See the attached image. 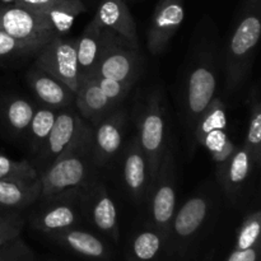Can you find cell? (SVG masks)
Masks as SVG:
<instances>
[{
	"label": "cell",
	"instance_id": "cell-26",
	"mask_svg": "<svg viewBox=\"0 0 261 261\" xmlns=\"http://www.w3.org/2000/svg\"><path fill=\"white\" fill-rule=\"evenodd\" d=\"M218 129H227V112L223 99L216 96L196 121L191 138V150L194 152L196 145H200L206 134Z\"/></svg>",
	"mask_w": 261,
	"mask_h": 261
},
{
	"label": "cell",
	"instance_id": "cell-32",
	"mask_svg": "<svg viewBox=\"0 0 261 261\" xmlns=\"http://www.w3.org/2000/svg\"><path fill=\"white\" fill-rule=\"evenodd\" d=\"M27 223L24 212L0 214V247L15 237L20 236Z\"/></svg>",
	"mask_w": 261,
	"mask_h": 261
},
{
	"label": "cell",
	"instance_id": "cell-35",
	"mask_svg": "<svg viewBox=\"0 0 261 261\" xmlns=\"http://www.w3.org/2000/svg\"><path fill=\"white\" fill-rule=\"evenodd\" d=\"M261 244L249 249H233L227 261H257L259 260Z\"/></svg>",
	"mask_w": 261,
	"mask_h": 261
},
{
	"label": "cell",
	"instance_id": "cell-14",
	"mask_svg": "<svg viewBox=\"0 0 261 261\" xmlns=\"http://www.w3.org/2000/svg\"><path fill=\"white\" fill-rule=\"evenodd\" d=\"M121 182L127 196L137 205H144L152 186L149 163L138 142L137 135H132L122 147Z\"/></svg>",
	"mask_w": 261,
	"mask_h": 261
},
{
	"label": "cell",
	"instance_id": "cell-24",
	"mask_svg": "<svg viewBox=\"0 0 261 261\" xmlns=\"http://www.w3.org/2000/svg\"><path fill=\"white\" fill-rule=\"evenodd\" d=\"M102 30L103 28L101 24L92 18L82 32L81 37L76 38V58L81 81L89 78L93 74L101 47Z\"/></svg>",
	"mask_w": 261,
	"mask_h": 261
},
{
	"label": "cell",
	"instance_id": "cell-22",
	"mask_svg": "<svg viewBox=\"0 0 261 261\" xmlns=\"http://www.w3.org/2000/svg\"><path fill=\"white\" fill-rule=\"evenodd\" d=\"M78 114L89 124H94L120 105L109 98L92 79H82L75 93Z\"/></svg>",
	"mask_w": 261,
	"mask_h": 261
},
{
	"label": "cell",
	"instance_id": "cell-38",
	"mask_svg": "<svg viewBox=\"0 0 261 261\" xmlns=\"http://www.w3.org/2000/svg\"><path fill=\"white\" fill-rule=\"evenodd\" d=\"M206 261H211V260H206Z\"/></svg>",
	"mask_w": 261,
	"mask_h": 261
},
{
	"label": "cell",
	"instance_id": "cell-23",
	"mask_svg": "<svg viewBox=\"0 0 261 261\" xmlns=\"http://www.w3.org/2000/svg\"><path fill=\"white\" fill-rule=\"evenodd\" d=\"M165 234L145 223L133 233L127 245V261H160L165 255Z\"/></svg>",
	"mask_w": 261,
	"mask_h": 261
},
{
	"label": "cell",
	"instance_id": "cell-3",
	"mask_svg": "<svg viewBox=\"0 0 261 261\" xmlns=\"http://www.w3.org/2000/svg\"><path fill=\"white\" fill-rule=\"evenodd\" d=\"M88 121L75 140L40 175L41 196L46 198L71 188H84L98 178Z\"/></svg>",
	"mask_w": 261,
	"mask_h": 261
},
{
	"label": "cell",
	"instance_id": "cell-9",
	"mask_svg": "<svg viewBox=\"0 0 261 261\" xmlns=\"http://www.w3.org/2000/svg\"><path fill=\"white\" fill-rule=\"evenodd\" d=\"M82 216L83 222L91 224L103 239L119 242V211L110 190L98 178L83 188Z\"/></svg>",
	"mask_w": 261,
	"mask_h": 261
},
{
	"label": "cell",
	"instance_id": "cell-31",
	"mask_svg": "<svg viewBox=\"0 0 261 261\" xmlns=\"http://www.w3.org/2000/svg\"><path fill=\"white\" fill-rule=\"evenodd\" d=\"M37 51L38 48L35 46L22 42V41L0 31V61L28 58V56L36 55Z\"/></svg>",
	"mask_w": 261,
	"mask_h": 261
},
{
	"label": "cell",
	"instance_id": "cell-1",
	"mask_svg": "<svg viewBox=\"0 0 261 261\" xmlns=\"http://www.w3.org/2000/svg\"><path fill=\"white\" fill-rule=\"evenodd\" d=\"M221 75L222 48L218 30L211 18L204 17L191 36L178 89V111L190 142L196 121L217 96Z\"/></svg>",
	"mask_w": 261,
	"mask_h": 261
},
{
	"label": "cell",
	"instance_id": "cell-28",
	"mask_svg": "<svg viewBox=\"0 0 261 261\" xmlns=\"http://www.w3.org/2000/svg\"><path fill=\"white\" fill-rule=\"evenodd\" d=\"M249 107V124L244 144L251 150L255 162L260 167L261 162V102L257 86H254L247 97Z\"/></svg>",
	"mask_w": 261,
	"mask_h": 261
},
{
	"label": "cell",
	"instance_id": "cell-2",
	"mask_svg": "<svg viewBox=\"0 0 261 261\" xmlns=\"http://www.w3.org/2000/svg\"><path fill=\"white\" fill-rule=\"evenodd\" d=\"M261 37V0H244L222 50L224 92L233 94L251 73Z\"/></svg>",
	"mask_w": 261,
	"mask_h": 261
},
{
	"label": "cell",
	"instance_id": "cell-18",
	"mask_svg": "<svg viewBox=\"0 0 261 261\" xmlns=\"http://www.w3.org/2000/svg\"><path fill=\"white\" fill-rule=\"evenodd\" d=\"M25 81L31 91L35 93L38 103L43 106L61 110L73 106L75 102V93L68 86L35 64L25 74Z\"/></svg>",
	"mask_w": 261,
	"mask_h": 261
},
{
	"label": "cell",
	"instance_id": "cell-5",
	"mask_svg": "<svg viewBox=\"0 0 261 261\" xmlns=\"http://www.w3.org/2000/svg\"><path fill=\"white\" fill-rule=\"evenodd\" d=\"M216 205V189L211 185L196 190L180 209H176L166 233V257L180 261L189 254L211 221Z\"/></svg>",
	"mask_w": 261,
	"mask_h": 261
},
{
	"label": "cell",
	"instance_id": "cell-36",
	"mask_svg": "<svg viewBox=\"0 0 261 261\" xmlns=\"http://www.w3.org/2000/svg\"><path fill=\"white\" fill-rule=\"evenodd\" d=\"M58 2H60V0H14V4L43 14L46 10L50 9Z\"/></svg>",
	"mask_w": 261,
	"mask_h": 261
},
{
	"label": "cell",
	"instance_id": "cell-21",
	"mask_svg": "<svg viewBox=\"0 0 261 261\" xmlns=\"http://www.w3.org/2000/svg\"><path fill=\"white\" fill-rule=\"evenodd\" d=\"M40 196V177L32 181L0 180V214L27 211Z\"/></svg>",
	"mask_w": 261,
	"mask_h": 261
},
{
	"label": "cell",
	"instance_id": "cell-7",
	"mask_svg": "<svg viewBox=\"0 0 261 261\" xmlns=\"http://www.w3.org/2000/svg\"><path fill=\"white\" fill-rule=\"evenodd\" d=\"M83 188H71L46 198H40L25 216L30 226L45 236L81 226Z\"/></svg>",
	"mask_w": 261,
	"mask_h": 261
},
{
	"label": "cell",
	"instance_id": "cell-4",
	"mask_svg": "<svg viewBox=\"0 0 261 261\" xmlns=\"http://www.w3.org/2000/svg\"><path fill=\"white\" fill-rule=\"evenodd\" d=\"M130 119L134 121L135 135L149 163L152 180H154L166 148L170 144L167 102L163 89L157 86L138 94Z\"/></svg>",
	"mask_w": 261,
	"mask_h": 261
},
{
	"label": "cell",
	"instance_id": "cell-10",
	"mask_svg": "<svg viewBox=\"0 0 261 261\" xmlns=\"http://www.w3.org/2000/svg\"><path fill=\"white\" fill-rule=\"evenodd\" d=\"M36 66L63 82L76 93L79 82L76 38L68 36H55L43 45L35 55Z\"/></svg>",
	"mask_w": 261,
	"mask_h": 261
},
{
	"label": "cell",
	"instance_id": "cell-11",
	"mask_svg": "<svg viewBox=\"0 0 261 261\" xmlns=\"http://www.w3.org/2000/svg\"><path fill=\"white\" fill-rule=\"evenodd\" d=\"M0 31L38 50L56 36L45 15L17 4H0Z\"/></svg>",
	"mask_w": 261,
	"mask_h": 261
},
{
	"label": "cell",
	"instance_id": "cell-37",
	"mask_svg": "<svg viewBox=\"0 0 261 261\" xmlns=\"http://www.w3.org/2000/svg\"><path fill=\"white\" fill-rule=\"evenodd\" d=\"M99 0H83V3L86 4L87 8L89 7H94V5H97V3H98Z\"/></svg>",
	"mask_w": 261,
	"mask_h": 261
},
{
	"label": "cell",
	"instance_id": "cell-34",
	"mask_svg": "<svg viewBox=\"0 0 261 261\" xmlns=\"http://www.w3.org/2000/svg\"><path fill=\"white\" fill-rule=\"evenodd\" d=\"M0 261H36L35 254L18 236L0 247Z\"/></svg>",
	"mask_w": 261,
	"mask_h": 261
},
{
	"label": "cell",
	"instance_id": "cell-17",
	"mask_svg": "<svg viewBox=\"0 0 261 261\" xmlns=\"http://www.w3.org/2000/svg\"><path fill=\"white\" fill-rule=\"evenodd\" d=\"M46 237L66 251H70L71 254L84 259L109 261L112 257V250L106 242V239H103L101 234L82 228L81 226L71 227Z\"/></svg>",
	"mask_w": 261,
	"mask_h": 261
},
{
	"label": "cell",
	"instance_id": "cell-15",
	"mask_svg": "<svg viewBox=\"0 0 261 261\" xmlns=\"http://www.w3.org/2000/svg\"><path fill=\"white\" fill-rule=\"evenodd\" d=\"M185 17V0H160L147 31V48L160 56L170 46Z\"/></svg>",
	"mask_w": 261,
	"mask_h": 261
},
{
	"label": "cell",
	"instance_id": "cell-19",
	"mask_svg": "<svg viewBox=\"0 0 261 261\" xmlns=\"http://www.w3.org/2000/svg\"><path fill=\"white\" fill-rule=\"evenodd\" d=\"M35 102L17 94L0 99V130L10 139H23L36 110Z\"/></svg>",
	"mask_w": 261,
	"mask_h": 261
},
{
	"label": "cell",
	"instance_id": "cell-12",
	"mask_svg": "<svg viewBox=\"0 0 261 261\" xmlns=\"http://www.w3.org/2000/svg\"><path fill=\"white\" fill-rule=\"evenodd\" d=\"M129 120V110L120 105L101 120L91 124L94 160L99 168L111 165L121 153Z\"/></svg>",
	"mask_w": 261,
	"mask_h": 261
},
{
	"label": "cell",
	"instance_id": "cell-13",
	"mask_svg": "<svg viewBox=\"0 0 261 261\" xmlns=\"http://www.w3.org/2000/svg\"><path fill=\"white\" fill-rule=\"evenodd\" d=\"M86 122L73 106L59 110L45 143L33 155V163L31 162L38 176L78 138Z\"/></svg>",
	"mask_w": 261,
	"mask_h": 261
},
{
	"label": "cell",
	"instance_id": "cell-20",
	"mask_svg": "<svg viewBox=\"0 0 261 261\" xmlns=\"http://www.w3.org/2000/svg\"><path fill=\"white\" fill-rule=\"evenodd\" d=\"M96 8L93 18L102 28L112 31L132 42L139 43L137 24L126 0H99Z\"/></svg>",
	"mask_w": 261,
	"mask_h": 261
},
{
	"label": "cell",
	"instance_id": "cell-25",
	"mask_svg": "<svg viewBox=\"0 0 261 261\" xmlns=\"http://www.w3.org/2000/svg\"><path fill=\"white\" fill-rule=\"evenodd\" d=\"M59 110L53 109V107L43 106L38 103L36 105L35 114H33L32 120L30 122L27 132H25L23 140L25 142V145L28 148L30 154L36 155L42 144L45 143L54 122H55L56 115Z\"/></svg>",
	"mask_w": 261,
	"mask_h": 261
},
{
	"label": "cell",
	"instance_id": "cell-33",
	"mask_svg": "<svg viewBox=\"0 0 261 261\" xmlns=\"http://www.w3.org/2000/svg\"><path fill=\"white\" fill-rule=\"evenodd\" d=\"M87 79H92V81L98 86V88L101 89L111 101H114L115 103L117 105H122L124 99L126 98L129 92L132 91V88L134 87V84L125 83V82H120L112 78H105V76L99 75H92Z\"/></svg>",
	"mask_w": 261,
	"mask_h": 261
},
{
	"label": "cell",
	"instance_id": "cell-16",
	"mask_svg": "<svg viewBox=\"0 0 261 261\" xmlns=\"http://www.w3.org/2000/svg\"><path fill=\"white\" fill-rule=\"evenodd\" d=\"M256 168H259V166L255 162L251 150L245 144L236 147L228 161L217 167V180L229 203H239Z\"/></svg>",
	"mask_w": 261,
	"mask_h": 261
},
{
	"label": "cell",
	"instance_id": "cell-30",
	"mask_svg": "<svg viewBox=\"0 0 261 261\" xmlns=\"http://www.w3.org/2000/svg\"><path fill=\"white\" fill-rule=\"evenodd\" d=\"M261 213L260 211H255L249 213L242 221L239 231H237L236 244L233 249H249L261 244Z\"/></svg>",
	"mask_w": 261,
	"mask_h": 261
},
{
	"label": "cell",
	"instance_id": "cell-29",
	"mask_svg": "<svg viewBox=\"0 0 261 261\" xmlns=\"http://www.w3.org/2000/svg\"><path fill=\"white\" fill-rule=\"evenodd\" d=\"M38 177L37 171L30 161L13 160L0 154V180L32 181Z\"/></svg>",
	"mask_w": 261,
	"mask_h": 261
},
{
	"label": "cell",
	"instance_id": "cell-8",
	"mask_svg": "<svg viewBox=\"0 0 261 261\" xmlns=\"http://www.w3.org/2000/svg\"><path fill=\"white\" fill-rule=\"evenodd\" d=\"M177 161L175 149L170 143L166 148L144 204L148 216L147 223L160 229L165 234V239L177 209Z\"/></svg>",
	"mask_w": 261,
	"mask_h": 261
},
{
	"label": "cell",
	"instance_id": "cell-6",
	"mask_svg": "<svg viewBox=\"0 0 261 261\" xmlns=\"http://www.w3.org/2000/svg\"><path fill=\"white\" fill-rule=\"evenodd\" d=\"M144 58L139 43L132 42L106 28L102 30L101 47L92 75L135 84L142 74Z\"/></svg>",
	"mask_w": 261,
	"mask_h": 261
},
{
	"label": "cell",
	"instance_id": "cell-27",
	"mask_svg": "<svg viewBox=\"0 0 261 261\" xmlns=\"http://www.w3.org/2000/svg\"><path fill=\"white\" fill-rule=\"evenodd\" d=\"M88 8L83 0H60L43 13L56 36H65L70 31L74 20Z\"/></svg>",
	"mask_w": 261,
	"mask_h": 261
}]
</instances>
